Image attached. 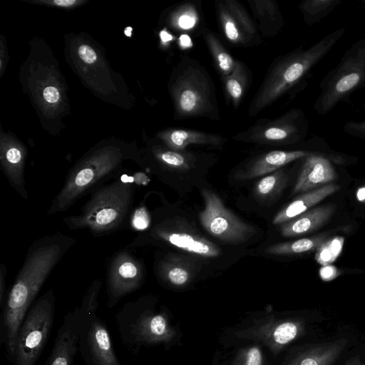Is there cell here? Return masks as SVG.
I'll list each match as a JSON object with an SVG mask.
<instances>
[{
	"mask_svg": "<svg viewBox=\"0 0 365 365\" xmlns=\"http://www.w3.org/2000/svg\"><path fill=\"white\" fill-rule=\"evenodd\" d=\"M155 160L162 169L188 171L195 165L197 157L190 152L177 151L170 148L158 149L154 152Z\"/></svg>",
	"mask_w": 365,
	"mask_h": 365,
	"instance_id": "83f0119b",
	"label": "cell"
},
{
	"mask_svg": "<svg viewBox=\"0 0 365 365\" xmlns=\"http://www.w3.org/2000/svg\"><path fill=\"white\" fill-rule=\"evenodd\" d=\"M43 97L49 103H56L59 98V92L55 87L48 86L43 91Z\"/></svg>",
	"mask_w": 365,
	"mask_h": 365,
	"instance_id": "ab89813d",
	"label": "cell"
},
{
	"mask_svg": "<svg viewBox=\"0 0 365 365\" xmlns=\"http://www.w3.org/2000/svg\"><path fill=\"white\" fill-rule=\"evenodd\" d=\"M365 86V38L346 51L337 66L319 85L321 93L314 106L320 115L329 112L341 101Z\"/></svg>",
	"mask_w": 365,
	"mask_h": 365,
	"instance_id": "ba28073f",
	"label": "cell"
},
{
	"mask_svg": "<svg viewBox=\"0 0 365 365\" xmlns=\"http://www.w3.org/2000/svg\"><path fill=\"white\" fill-rule=\"evenodd\" d=\"M226 98L237 108L242 101L252 81V73L247 66L237 61L233 71L227 76L222 77Z\"/></svg>",
	"mask_w": 365,
	"mask_h": 365,
	"instance_id": "cb8c5ba5",
	"label": "cell"
},
{
	"mask_svg": "<svg viewBox=\"0 0 365 365\" xmlns=\"http://www.w3.org/2000/svg\"><path fill=\"white\" fill-rule=\"evenodd\" d=\"M179 46L182 49H186L192 46V42L190 37L186 34H182L178 39Z\"/></svg>",
	"mask_w": 365,
	"mask_h": 365,
	"instance_id": "60d3db41",
	"label": "cell"
},
{
	"mask_svg": "<svg viewBox=\"0 0 365 365\" xmlns=\"http://www.w3.org/2000/svg\"><path fill=\"white\" fill-rule=\"evenodd\" d=\"M344 241V237L337 236L323 242L317 249L315 255L317 262L323 266L334 262L342 250Z\"/></svg>",
	"mask_w": 365,
	"mask_h": 365,
	"instance_id": "d6a6232c",
	"label": "cell"
},
{
	"mask_svg": "<svg viewBox=\"0 0 365 365\" xmlns=\"http://www.w3.org/2000/svg\"><path fill=\"white\" fill-rule=\"evenodd\" d=\"M215 9L223 34L230 43L241 46L253 45L227 8L223 0L215 1Z\"/></svg>",
	"mask_w": 365,
	"mask_h": 365,
	"instance_id": "484cf974",
	"label": "cell"
},
{
	"mask_svg": "<svg viewBox=\"0 0 365 365\" xmlns=\"http://www.w3.org/2000/svg\"><path fill=\"white\" fill-rule=\"evenodd\" d=\"M202 36L221 77L229 75L235 68L237 60L232 56L213 31L203 28Z\"/></svg>",
	"mask_w": 365,
	"mask_h": 365,
	"instance_id": "d4e9b609",
	"label": "cell"
},
{
	"mask_svg": "<svg viewBox=\"0 0 365 365\" xmlns=\"http://www.w3.org/2000/svg\"><path fill=\"white\" fill-rule=\"evenodd\" d=\"M304 331V322L301 319L268 317L255 321L250 327L237 331L236 336L259 341L274 354H277L289 343L302 336Z\"/></svg>",
	"mask_w": 365,
	"mask_h": 365,
	"instance_id": "9a60e30c",
	"label": "cell"
},
{
	"mask_svg": "<svg viewBox=\"0 0 365 365\" xmlns=\"http://www.w3.org/2000/svg\"><path fill=\"white\" fill-rule=\"evenodd\" d=\"M120 154L101 152L86 158L68 173L62 187L51 201L46 215L67 211L96 185L114 178L120 168Z\"/></svg>",
	"mask_w": 365,
	"mask_h": 365,
	"instance_id": "8992f818",
	"label": "cell"
},
{
	"mask_svg": "<svg viewBox=\"0 0 365 365\" xmlns=\"http://www.w3.org/2000/svg\"><path fill=\"white\" fill-rule=\"evenodd\" d=\"M170 91L177 120L220 119L215 84L206 69L195 59L182 56L172 74Z\"/></svg>",
	"mask_w": 365,
	"mask_h": 365,
	"instance_id": "277c9868",
	"label": "cell"
},
{
	"mask_svg": "<svg viewBox=\"0 0 365 365\" xmlns=\"http://www.w3.org/2000/svg\"><path fill=\"white\" fill-rule=\"evenodd\" d=\"M344 130L353 135L365 138V120L361 121H349L344 127Z\"/></svg>",
	"mask_w": 365,
	"mask_h": 365,
	"instance_id": "d590c367",
	"label": "cell"
},
{
	"mask_svg": "<svg viewBox=\"0 0 365 365\" xmlns=\"http://www.w3.org/2000/svg\"><path fill=\"white\" fill-rule=\"evenodd\" d=\"M76 240L60 232L34 241L6 294L0 317V344L11 363L16 338L27 312L49 274Z\"/></svg>",
	"mask_w": 365,
	"mask_h": 365,
	"instance_id": "6da1fadb",
	"label": "cell"
},
{
	"mask_svg": "<svg viewBox=\"0 0 365 365\" xmlns=\"http://www.w3.org/2000/svg\"><path fill=\"white\" fill-rule=\"evenodd\" d=\"M337 174L327 158L312 153L304 158L292 193H304L336 180Z\"/></svg>",
	"mask_w": 365,
	"mask_h": 365,
	"instance_id": "2e32d148",
	"label": "cell"
},
{
	"mask_svg": "<svg viewBox=\"0 0 365 365\" xmlns=\"http://www.w3.org/2000/svg\"><path fill=\"white\" fill-rule=\"evenodd\" d=\"M344 33V29H339L307 49L301 46L276 58L253 96L248 110L249 115H257L296 86L325 57Z\"/></svg>",
	"mask_w": 365,
	"mask_h": 365,
	"instance_id": "7a4b0ae2",
	"label": "cell"
},
{
	"mask_svg": "<svg viewBox=\"0 0 365 365\" xmlns=\"http://www.w3.org/2000/svg\"><path fill=\"white\" fill-rule=\"evenodd\" d=\"M78 351L86 365H123L118 358L105 322L90 312L83 325Z\"/></svg>",
	"mask_w": 365,
	"mask_h": 365,
	"instance_id": "4fadbf2b",
	"label": "cell"
},
{
	"mask_svg": "<svg viewBox=\"0 0 365 365\" xmlns=\"http://www.w3.org/2000/svg\"><path fill=\"white\" fill-rule=\"evenodd\" d=\"M160 37L162 42L165 44L171 42L175 38L174 36L165 29L160 32Z\"/></svg>",
	"mask_w": 365,
	"mask_h": 365,
	"instance_id": "b9f144b4",
	"label": "cell"
},
{
	"mask_svg": "<svg viewBox=\"0 0 365 365\" xmlns=\"http://www.w3.org/2000/svg\"><path fill=\"white\" fill-rule=\"evenodd\" d=\"M162 139L171 150L184 151L190 145L221 147L227 139L216 133L182 128H171L164 131Z\"/></svg>",
	"mask_w": 365,
	"mask_h": 365,
	"instance_id": "d6986e66",
	"label": "cell"
},
{
	"mask_svg": "<svg viewBox=\"0 0 365 365\" xmlns=\"http://www.w3.org/2000/svg\"><path fill=\"white\" fill-rule=\"evenodd\" d=\"M164 242L196 255L204 257H219L221 250L211 241L195 233L177 230L166 222H160L140 232L126 247H140L148 240Z\"/></svg>",
	"mask_w": 365,
	"mask_h": 365,
	"instance_id": "5bb4252c",
	"label": "cell"
},
{
	"mask_svg": "<svg viewBox=\"0 0 365 365\" xmlns=\"http://www.w3.org/2000/svg\"><path fill=\"white\" fill-rule=\"evenodd\" d=\"M131 31H132V28L128 27L125 30V34L126 36H131Z\"/></svg>",
	"mask_w": 365,
	"mask_h": 365,
	"instance_id": "bcb514c9",
	"label": "cell"
},
{
	"mask_svg": "<svg viewBox=\"0 0 365 365\" xmlns=\"http://www.w3.org/2000/svg\"><path fill=\"white\" fill-rule=\"evenodd\" d=\"M348 340L341 338L313 344L297 354L287 365H333L344 351Z\"/></svg>",
	"mask_w": 365,
	"mask_h": 365,
	"instance_id": "7402d4cb",
	"label": "cell"
},
{
	"mask_svg": "<svg viewBox=\"0 0 365 365\" xmlns=\"http://www.w3.org/2000/svg\"><path fill=\"white\" fill-rule=\"evenodd\" d=\"M160 279L173 287H184L192 280L194 269L185 259L176 255L168 254L155 265Z\"/></svg>",
	"mask_w": 365,
	"mask_h": 365,
	"instance_id": "603a6c76",
	"label": "cell"
},
{
	"mask_svg": "<svg viewBox=\"0 0 365 365\" xmlns=\"http://www.w3.org/2000/svg\"><path fill=\"white\" fill-rule=\"evenodd\" d=\"M115 322L120 341L132 354L143 347L167 345L175 336L168 315L155 310L145 297L124 304L115 314Z\"/></svg>",
	"mask_w": 365,
	"mask_h": 365,
	"instance_id": "5b68a950",
	"label": "cell"
},
{
	"mask_svg": "<svg viewBox=\"0 0 365 365\" xmlns=\"http://www.w3.org/2000/svg\"><path fill=\"white\" fill-rule=\"evenodd\" d=\"M151 220L148 208L144 204L140 203L136 208L133 207L128 222L132 230L141 232L150 226Z\"/></svg>",
	"mask_w": 365,
	"mask_h": 365,
	"instance_id": "836d02e7",
	"label": "cell"
},
{
	"mask_svg": "<svg viewBox=\"0 0 365 365\" xmlns=\"http://www.w3.org/2000/svg\"><path fill=\"white\" fill-rule=\"evenodd\" d=\"M135 185L117 179L96 189L77 215L63 219L71 230H88L93 236L109 235L126 225L134 204Z\"/></svg>",
	"mask_w": 365,
	"mask_h": 365,
	"instance_id": "3957f363",
	"label": "cell"
},
{
	"mask_svg": "<svg viewBox=\"0 0 365 365\" xmlns=\"http://www.w3.org/2000/svg\"><path fill=\"white\" fill-rule=\"evenodd\" d=\"M101 288L98 284H91L80 306L66 314L44 365H74L83 325L88 313L97 312Z\"/></svg>",
	"mask_w": 365,
	"mask_h": 365,
	"instance_id": "9c48e42d",
	"label": "cell"
},
{
	"mask_svg": "<svg viewBox=\"0 0 365 365\" xmlns=\"http://www.w3.org/2000/svg\"><path fill=\"white\" fill-rule=\"evenodd\" d=\"M224 4L236 19L253 45L261 43V37L255 22L245 8L237 0H223Z\"/></svg>",
	"mask_w": 365,
	"mask_h": 365,
	"instance_id": "4dcf8cb0",
	"label": "cell"
},
{
	"mask_svg": "<svg viewBox=\"0 0 365 365\" xmlns=\"http://www.w3.org/2000/svg\"><path fill=\"white\" fill-rule=\"evenodd\" d=\"M307 131L304 113L300 109L292 108L277 118L259 119L233 138L263 145H286L298 142L305 137Z\"/></svg>",
	"mask_w": 365,
	"mask_h": 365,
	"instance_id": "30bf717a",
	"label": "cell"
},
{
	"mask_svg": "<svg viewBox=\"0 0 365 365\" xmlns=\"http://www.w3.org/2000/svg\"><path fill=\"white\" fill-rule=\"evenodd\" d=\"M232 365H264V357L260 348L252 346L242 349Z\"/></svg>",
	"mask_w": 365,
	"mask_h": 365,
	"instance_id": "e575fe53",
	"label": "cell"
},
{
	"mask_svg": "<svg viewBox=\"0 0 365 365\" xmlns=\"http://www.w3.org/2000/svg\"><path fill=\"white\" fill-rule=\"evenodd\" d=\"M253 19L261 35L274 36L282 29L284 21L279 5L274 0H247Z\"/></svg>",
	"mask_w": 365,
	"mask_h": 365,
	"instance_id": "44dd1931",
	"label": "cell"
},
{
	"mask_svg": "<svg viewBox=\"0 0 365 365\" xmlns=\"http://www.w3.org/2000/svg\"><path fill=\"white\" fill-rule=\"evenodd\" d=\"M76 2L75 0H55L54 3L58 6H68L73 4Z\"/></svg>",
	"mask_w": 365,
	"mask_h": 365,
	"instance_id": "ee69618b",
	"label": "cell"
},
{
	"mask_svg": "<svg viewBox=\"0 0 365 365\" xmlns=\"http://www.w3.org/2000/svg\"><path fill=\"white\" fill-rule=\"evenodd\" d=\"M327 234L312 237L301 238L292 242H284L267 247L264 252L274 255H287L304 253L317 250L326 241Z\"/></svg>",
	"mask_w": 365,
	"mask_h": 365,
	"instance_id": "f1b7e54d",
	"label": "cell"
},
{
	"mask_svg": "<svg viewBox=\"0 0 365 365\" xmlns=\"http://www.w3.org/2000/svg\"><path fill=\"white\" fill-rule=\"evenodd\" d=\"M312 153L302 150H271L255 157L244 169L238 171L236 176L237 179L245 180L267 175L294 160L305 158Z\"/></svg>",
	"mask_w": 365,
	"mask_h": 365,
	"instance_id": "e0dca14e",
	"label": "cell"
},
{
	"mask_svg": "<svg viewBox=\"0 0 365 365\" xmlns=\"http://www.w3.org/2000/svg\"><path fill=\"white\" fill-rule=\"evenodd\" d=\"M341 2V0H306L301 2L298 7L304 22L312 25L324 19Z\"/></svg>",
	"mask_w": 365,
	"mask_h": 365,
	"instance_id": "f546056e",
	"label": "cell"
},
{
	"mask_svg": "<svg viewBox=\"0 0 365 365\" xmlns=\"http://www.w3.org/2000/svg\"><path fill=\"white\" fill-rule=\"evenodd\" d=\"M319 273L322 279L324 281H330L337 277L340 274V271L336 267L329 264L322 266Z\"/></svg>",
	"mask_w": 365,
	"mask_h": 365,
	"instance_id": "74e56055",
	"label": "cell"
},
{
	"mask_svg": "<svg viewBox=\"0 0 365 365\" xmlns=\"http://www.w3.org/2000/svg\"><path fill=\"white\" fill-rule=\"evenodd\" d=\"M78 55L81 60L87 63H92L97 58L96 52L91 47L87 45H82L79 47Z\"/></svg>",
	"mask_w": 365,
	"mask_h": 365,
	"instance_id": "8d00e7d4",
	"label": "cell"
},
{
	"mask_svg": "<svg viewBox=\"0 0 365 365\" xmlns=\"http://www.w3.org/2000/svg\"><path fill=\"white\" fill-rule=\"evenodd\" d=\"M6 266L4 263L0 264V307H2L5 298L6 292Z\"/></svg>",
	"mask_w": 365,
	"mask_h": 365,
	"instance_id": "f35d334b",
	"label": "cell"
},
{
	"mask_svg": "<svg viewBox=\"0 0 365 365\" xmlns=\"http://www.w3.org/2000/svg\"><path fill=\"white\" fill-rule=\"evenodd\" d=\"M200 14L197 7L191 2L177 6L170 17V25L177 31H190L197 27Z\"/></svg>",
	"mask_w": 365,
	"mask_h": 365,
	"instance_id": "1f68e13d",
	"label": "cell"
},
{
	"mask_svg": "<svg viewBox=\"0 0 365 365\" xmlns=\"http://www.w3.org/2000/svg\"><path fill=\"white\" fill-rule=\"evenodd\" d=\"M345 365H365V363L361 362L358 356H355L347 360Z\"/></svg>",
	"mask_w": 365,
	"mask_h": 365,
	"instance_id": "7bdbcfd3",
	"label": "cell"
},
{
	"mask_svg": "<svg viewBox=\"0 0 365 365\" xmlns=\"http://www.w3.org/2000/svg\"><path fill=\"white\" fill-rule=\"evenodd\" d=\"M340 186L330 183L319 188L304 192L282 209L274 217L272 223L280 225L314 207L328 196L338 191Z\"/></svg>",
	"mask_w": 365,
	"mask_h": 365,
	"instance_id": "ffe728a7",
	"label": "cell"
},
{
	"mask_svg": "<svg viewBox=\"0 0 365 365\" xmlns=\"http://www.w3.org/2000/svg\"><path fill=\"white\" fill-rule=\"evenodd\" d=\"M205 208L200 213L204 229L212 237L228 243H240L256 233L255 228L246 223L224 205L213 191L202 190Z\"/></svg>",
	"mask_w": 365,
	"mask_h": 365,
	"instance_id": "8fae6325",
	"label": "cell"
},
{
	"mask_svg": "<svg viewBox=\"0 0 365 365\" xmlns=\"http://www.w3.org/2000/svg\"><path fill=\"white\" fill-rule=\"evenodd\" d=\"M356 196L359 201H365V187H361L360 189L358 190Z\"/></svg>",
	"mask_w": 365,
	"mask_h": 365,
	"instance_id": "f6af8a7d",
	"label": "cell"
},
{
	"mask_svg": "<svg viewBox=\"0 0 365 365\" xmlns=\"http://www.w3.org/2000/svg\"><path fill=\"white\" fill-rule=\"evenodd\" d=\"M287 180V175L282 168L265 175L255 187V197L263 202L272 201L283 192Z\"/></svg>",
	"mask_w": 365,
	"mask_h": 365,
	"instance_id": "4316f807",
	"label": "cell"
},
{
	"mask_svg": "<svg viewBox=\"0 0 365 365\" xmlns=\"http://www.w3.org/2000/svg\"><path fill=\"white\" fill-rule=\"evenodd\" d=\"M145 270L143 262L128 248L115 252L107 266L106 277V306L115 307L125 296L143 284Z\"/></svg>",
	"mask_w": 365,
	"mask_h": 365,
	"instance_id": "7c38bea8",
	"label": "cell"
},
{
	"mask_svg": "<svg viewBox=\"0 0 365 365\" xmlns=\"http://www.w3.org/2000/svg\"><path fill=\"white\" fill-rule=\"evenodd\" d=\"M56 297L49 288L31 305L19 329L13 365H35L48 341L55 316Z\"/></svg>",
	"mask_w": 365,
	"mask_h": 365,
	"instance_id": "52a82bcc",
	"label": "cell"
},
{
	"mask_svg": "<svg viewBox=\"0 0 365 365\" xmlns=\"http://www.w3.org/2000/svg\"><path fill=\"white\" fill-rule=\"evenodd\" d=\"M334 205L312 207L292 220L280 225L284 237L301 236L314 232L325 225L334 213Z\"/></svg>",
	"mask_w": 365,
	"mask_h": 365,
	"instance_id": "ac0fdd59",
	"label": "cell"
}]
</instances>
